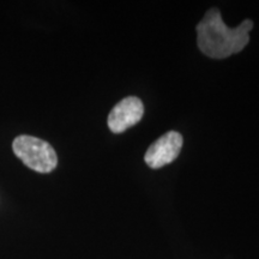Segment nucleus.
<instances>
[{
    "instance_id": "nucleus-1",
    "label": "nucleus",
    "mask_w": 259,
    "mask_h": 259,
    "mask_svg": "<svg viewBox=\"0 0 259 259\" xmlns=\"http://www.w3.org/2000/svg\"><path fill=\"white\" fill-rule=\"evenodd\" d=\"M253 22L246 19L236 28H228L218 9H210L197 25V44L202 53L213 59H225L247 46Z\"/></svg>"
},
{
    "instance_id": "nucleus-2",
    "label": "nucleus",
    "mask_w": 259,
    "mask_h": 259,
    "mask_svg": "<svg viewBox=\"0 0 259 259\" xmlns=\"http://www.w3.org/2000/svg\"><path fill=\"white\" fill-rule=\"evenodd\" d=\"M12 149L25 166L38 173H50L58 164V156L53 147L40 138L19 136L14 141Z\"/></svg>"
},
{
    "instance_id": "nucleus-3",
    "label": "nucleus",
    "mask_w": 259,
    "mask_h": 259,
    "mask_svg": "<svg viewBox=\"0 0 259 259\" xmlns=\"http://www.w3.org/2000/svg\"><path fill=\"white\" fill-rule=\"evenodd\" d=\"M183 143V136L179 132H167L149 147L144 156L145 163L153 169L167 166L179 156Z\"/></svg>"
},
{
    "instance_id": "nucleus-4",
    "label": "nucleus",
    "mask_w": 259,
    "mask_h": 259,
    "mask_svg": "<svg viewBox=\"0 0 259 259\" xmlns=\"http://www.w3.org/2000/svg\"><path fill=\"white\" fill-rule=\"evenodd\" d=\"M144 114V106L141 99L128 96L114 106L108 115V127L113 134H121L138 124Z\"/></svg>"
}]
</instances>
